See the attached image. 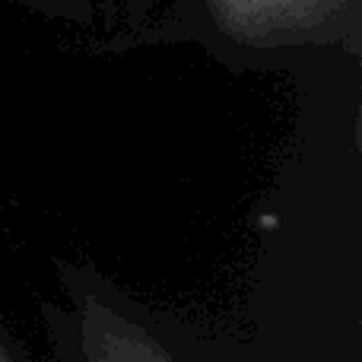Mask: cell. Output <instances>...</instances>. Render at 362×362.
Here are the masks:
<instances>
[{
  "label": "cell",
  "instance_id": "2",
  "mask_svg": "<svg viewBox=\"0 0 362 362\" xmlns=\"http://www.w3.org/2000/svg\"><path fill=\"white\" fill-rule=\"evenodd\" d=\"M0 362H10V356H6V350L0 346Z\"/></svg>",
  "mask_w": 362,
  "mask_h": 362
},
{
  "label": "cell",
  "instance_id": "1",
  "mask_svg": "<svg viewBox=\"0 0 362 362\" xmlns=\"http://www.w3.org/2000/svg\"><path fill=\"white\" fill-rule=\"evenodd\" d=\"M80 350L83 362H175L140 325L95 299L80 305Z\"/></svg>",
  "mask_w": 362,
  "mask_h": 362
}]
</instances>
